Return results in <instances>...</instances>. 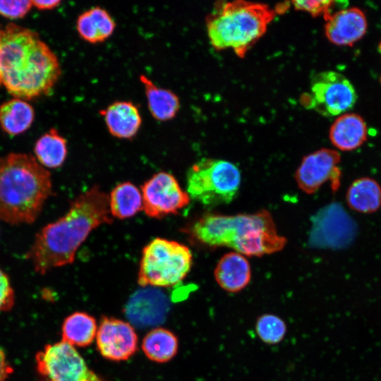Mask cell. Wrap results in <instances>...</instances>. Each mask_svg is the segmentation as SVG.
I'll use <instances>...</instances> for the list:
<instances>
[{
  "instance_id": "484cf974",
  "label": "cell",
  "mask_w": 381,
  "mask_h": 381,
  "mask_svg": "<svg viewBox=\"0 0 381 381\" xmlns=\"http://www.w3.org/2000/svg\"><path fill=\"white\" fill-rule=\"evenodd\" d=\"M179 342L176 335L164 328H155L143 338L142 349L151 361L165 363L170 361L177 353Z\"/></svg>"
},
{
  "instance_id": "44dd1931",
  "label": "cell",
  "mask_w": 381,
  "mask_h": 381,
  "mask_svg": "<svg viewBox=\"0 0 381 381\" xmlns=\"http://www.w3.org/2000/svg\"><path fill=\"white\" fill-rule=\"evenodd\" d=\"M348 206L361 214H370L381 207V186L370 177H361L349 186L346 194Z\"/></svg>"
},
{
  "instance_id": "7a4b0ae2",
  "label": "cell",
  "mask_w": 381,
  "mask_h": 381,
  "mask_svg": "<svg viewBox=\"0 0 381 381\" xmlns=\"http://www.w3.org/2000/svg\"><path fill=\"white\" fill-rule=\"evenodd\" d=\"M61 73L56 55L35 31L8 24L0 44V80L14 97L47 95Z\"/></svg>"
},
{
  "instance_id": "4dcf8cb0",
  "label": "cell",
  "mask_w": 381,
  "mask_h": 381,
  "mask_svg": "<svg viewBox=\"0 0 381 381\" xmlns=\"http://www.w3.org/2000/svg\"><path fill=\"white\" fill-rule=\"evenodd\" d=\"M13 373V368L8 363L4 351L0 348V381H6Z\"/></svg>"
},
{
  "instance_id": "277c9868",
  "label": "cell",
  "mask_w": 381,
  "mask_h": 381,
  "mask_svg": "<svg viewBox=\"0 0 381 381\" xmlns=\"http://www.w3.org/2000/svg\"><path fill=\"white\" fill-rule=\"evenodd\" d=\"M52 193L50 172L25 153L0 158V219L11 225L31 224Z\"/></svg>"
},
{
  "instance_id": "ffe728a7",
  "label": "cell",
  "mask_w": 381,
  "mask_h": 381,
  "mask_svg": "<svg viewBox=\"0 0 381 381\" xmlns=\"http://www.w3.org/2000/svg\"><path fill=\"white\" fill-rule=\"evenodd\" d=\"M139 80L143 84L148 109L152 116L162 122L175 118L181 107L178 95L171 90L156 85L143 74L140 75Z\"/></svg>"
},
{
  "instance_id": "4316f807",
  "label": "cell",
  "mask_w": 381,
  "mask_h": 381,
  "mask_svg": "<svg viewBox=\"0 0 381 381\" xmlns=\"http://www.w3.org/2000/svg\"><path fill=\"white\" fill-rule=\"evenodd\" d=\"M255 332L264 344L277 345L285 338L287 325L280 316L273 313H264L257 318Z\"/></svg>"
},
{
  "instance_id": "7c38bea8",
  "label": "cell",
  "mask_w": 381,
  "mask_h": 381,
  "mask_svg": "<svg viewBox=\"0 0 381 381\" xmlns=\"http://www.w3.org/2000/svg\"><path fill=\"white\" fill-rule=\"evenodd\" d=\"M340 154L332 149L322 148L306 155L295 173L298 186L304 193L312 194L330 181L335 191L340 181Z\"/></svg>"
},
{
  "instance_id": "d6a6232c",
  "label": "cell",
  "mask_w": 381,
  "mask_h": 381,
  "mask_svg": "<svg viewBox=\"0 0 381 381\" xmlns=\"http://www.w3.org/2000/svg\"><path fill=\"white\" fill-rule=\"evenodd\" d=\"M1 33H2V30L0 29V44H1ZM0 85H1V80H0Z\"/></svg>"
},
{
  "instance_id": "f1b7e54d",
  "label": "cell",
  "mask_w": 381,
  "mask_h": 381,
  "mask_svg": "<svg viewBox=\"0 0 381 381\" xmlns=\"http://www.w3.org/2000/svg\"><path fill=\"white\" fill-rule=\"evenodd\" d=\"M32 7V1H0V15L9 19L23 18Z\"/></svg>"
},
{
  "instance_id": "30bf717a",
  "label": "cell",
  "mask_w": 381,
  "mask_h": 381,
  "mask_svg": "<svg viewBox=\"0 0 381 381\" xmlns=\"http://www.w3.org/2000/svg\"><path fill=\"white\" fill-rule=\"evenodd\" d=\"M309 243L318 248L340 249L354 240L357 226L343 207L332 202L321 208L312 217Z\"/></svg>"
},
{
  "instance_id": "3957f363",
  "label": "cell",
  "mask_w": 381,
  "mask_h": 381,
  "mask_svg": "<svg viewBox=\"0 0 381 381\" xmlns=\"http://www.w3.org/2000/svg\"><path fill=\"white\" fill-rule=\"evenodd\" d=\"M187 233L195 241L210 247L226 246L247 256H261L283 249L286 239L280 236L270 213L224 215L206 213L195 220Z\"/></svg>"
},
{
  "instance_id": "8992f818",
  "label": "cell",
  "mask_w": 381,
  "mask_h": 381,
  "mask_svg": "<svg viewBox=\"0 0 381 381\" xmlns=\"http://www.w3.org/2000/svg\"><path fill=\"white\" fill-rule=\"evenodd\" d=\"M192 262L188 247L177 241L156 238L143 249L138 282L143 288L174 286L186 277Z\"/></svg>"
},
{
  "instance_id": "5bb4252c",
  "label": "cell",
  "mask_w": 381,
  "mask_h": 381,
  "mask_svg": "<svg viewBox=\"0 0 381 381\" xmlns=\"http://www.w3.org/2000/svg\"><path fill=\"white\" fill-rule=\"evenodd\" d=\"M169 309L168 298L162 291L155 288H143L131 296L125 313L131 322L144 327L163 322Z\"/></svg>"
},
{
  "instance_id": "9c48e42d",
  "label": "cell",
  "mask_w": 381,
  "mask_h": 381,
  "mask_svg": "<svg viewBox=\"0 0 381 381\" xmlns=\"http://www.w3.org/2000/svg\"><path fill=\"white\" fill-rule=\"evenodd\" d=\"M35 361L40 381H101L75 348L64 341L45 346Z\"/></svg>"
},
{
  "instance_id": "9a60e30c",
  "label": "cell",
  "mask_w": 381,
  "mask_h": 381,
  "mask_svg": "<svg viewBox=\"0 0 381 381\" xmlns=\"http://www.w3.org/2000/svg\"><path fill=\"white\" fill-rule=\"evenodd\" d=\"M325 35L332 44L351 46L365 34L368 23L365 13L357 7L344 8L325 20Z\"/></svg>"
},
{
  "instance_id": "603a6c76",
  "label": "cell",
  "mask_w": 381,
  "mask_h": 381,
  "mask_svg": "<svg viewBox=\"0 0 381 381\" xmlns=\"http://www.w3.org/2000/svg\"><path fill=\"white\" fill-rule=\"evenodd\" d=\"M35 158L46 169H56L64 163L68 153L66 140L55 128L41 135L34 146Z\"/></svg>"
},
{
  "instance_id": "8fae6325",
  "label": "cell",
  "mask_w": 381,
  "mask_h": 381,
  "mask_svg": "<svg viewBox=\"0 0 381 381\" xmlns=\"http://www.w3.org/2000/svg\"><path fill=\"white\" fill-rule=\"evenodd\" d=\"M143 210L152 218L161 219L176 214L190 202V196L171 174H154L141 187Z\"/></svg>"
},
{
  "instance_id": "52a82bcc",
  "label": "cell",
  "mask_w": 381,
  "mask_h": 381,
  "mask_svg": "<svg viewBox=\"0 0 381 381\" xmlns=\"http://www.w3.org/2000/svg\"><path fill=\"white\" fill-rule=\"evenodd\" d=\"M187 193L199 203L214 207L231 202L241 185V172L233 163L202 158L188 170Z\"/></svg>"
},
{
  "instance_id": "1f68e13d",
  "label": "cell",
  "mask_w": 381,
  "mask_h": 381,
  "mask_svg": "<svg viewBox=\"0 0 381 381\" xmlns=\"http://www.w3.org/2000/svg\"><path fill=\"white\" fill-rule=\"evenodd\" d=\"M32 6L37 8L39 10H52L61 3L59 0H51V1H32Z\"/></svg>"
},
{
  "instance_id": "6da1fadb",
  "label": "cell",
  "mask_w": 381,
  "mask_h": 381,
  "mask_svg": "<svg viewBox=\"0 0 381 381\" xmlns=\"http://www.w3.org/2000/svg\"><path fill=\"white\" fill-rule=\"evenodd\" d=\"M112 221L109 195L95 186L77 197L63 217L40 229L25 258L40 274L71 264L90 233Z\"/></svg>"
},
{
  "instance_id": "f546056e",
  "label": "cell",
  "mask_w": 381,
  "mask_h": 381,
  "mask_svg": "<svg viewBox=\"0 0 381 381\" xmlns=\"http://www.w3.org/2000/svg\"><path fill=\"white\" fill-rule=\"evenodd\" d=\"M14 300V291L8 276L0 268V314L11 310Z\"/></svg>"
},
{
  "instance_id": "ac0fdd59",
  "label": "cell",
  "mask_w": 381,
  "mask_h": 381,
  "mask_svg": "<svg viewBox=\"0 0 381 381\" xmlns=\"http://www.w3.org/2000/svg\"><path fill=\"white\" fill-rule=\"evenodd\" d=\"M368 128L358 114L345 113L339 116L330 127L329 137L332 144L342 151H351L366 140Z\"/></svg>"
},
{
  "instance_id": "83f0119b",
  "label": "cell",
  "mask_w": 381,
  "mask_h": 381,
  "mask_svg": "<svg viewBox=\"0 0 381 381\" xmlns=\"http://www.w3.org/2000/svg\"><path fill=\"white\" fill-rule=\"evenodd\" d=\"M294 8L297 11H304L313 17L322 16L326 20L337 11L346 8V1H293Z\"/></svg>"
},
{
  "instance_id": "d6986e66",
  "label": "cell",
  "mask_w": 381,
  "mask_h": 381,
  "mask_svg": "<svg viewBox=\"0 0 381 381\" xmlns=\"http://www.w3.org/2000/svg\"><path fill=\"white\" fill-rule=\"evenodd\" d=\"M116 29L110 13L100 6L92 7L80 13L76 20L79 36L90 44H98L109 38Z\"/></svg>"
},
{
  "instance_id": "d4e9b609",
  "label": "cell",
  "mask_w": 381,
  "mask_h": 381,
  "mask_svg": "<svg viewBox=\"0 0 381 381\" xmlns=\"http://www.w3.org/2000/svg\"><path fill=\"white\" fill-rule=\"evenodd\" d=\"M109 205L111 216L120 219L131 217L143 209L142 194L132 183L123 182L110 193Z\"/></svg>"
},
{
  "instance_id": "4fadbf2b",
  "label": "cell",
  "mask_w": 381,
  "mask_h": 381,
  "mask_svg": "<svg viewBox=\"0 0 381 381\" xmlns=\"http://www.w3.org/2000/svg\"><path fill=\"white\" fill-rule=\"evenodd\" d=\"M97 349L102 356L115 361L128 359L137 350L138 337L126 322L104 317L96 334Z\"/></svg>"
},
{
  "instance_id": "7402d4cb",
  "label": "cell",
  "mask_w": 381,
  "mask_h": 381,
  "mask_svg": "<svg viewBox=\"0 0 381 381\" xmlns=\"http://www.w3.org/2000/svg\"><path fill=\"white\" fill-rule=\"evenodd\" d=\"M34 119V109L25 99L14 97L0 106V126L9 135L23 133L30 128Z\"/></svg>"
},
{
  "instance_id": "ba28073f",
  "label": "cell",
  "mask_w": 381,
  "mask_h": 381,
  "mask_svg": "<svg viewBox=\"0 0 381 381\" xmlns=\"http://www.w3.org/2000/svg\"><path fill=\"white\" fill-rule=\"evenodd\" d=\"M356 91L351 81L334 71H325L312 76L309 92L300 102L326 117L340 116L350 110L357 101Z\"/></svg>"
},
{
  "instance_id": "836d02e7",
  "label": "cell",
  "mask_w": 381,
  "mask_h": 381,
  "mask_svg": "<svg viewBox=\"0 0 381 381\" xmlns=\"http://www.w3.org/2000/svg\"><path fill=\"white\" fill-rule=\"evenodd\" d=\"M379 51H380V52H381V42H380V44L379 45Z\"/></svg>"
},
{
  "instance_id": "5b68a950",
  "label": "cell",
  "mask_w": 381,
  "mask_h": 381,
  "mask_svg": "<svg viewBox=\"0 0 381 381\" xmlns=\"http://www.w3.org/2000/svg\"><path fill=\"white\" fill-rule=\"evenodd\" d=\"M275 14V10L265 4L218 1L206 18L210 43L217 51L231 49L243 58L265 35Z\"/></svg>"
},
{
  "instance_id": "2e32d148",
  "label": "cell",
  "mask_w": 381,
  "mask_h": 381,
  "mask_svg": "<svg viewBox=\"0 0 381 381\" xmlns=\"http://www.w3.org/2000/svg\"><path fill=\"white\" fill-rule=\"evenodd\" d=\"M109 133L119 139L130 140L138 133L142 116L138 107L131 101H116L99 111Z\"/></svg>"
},
{
  "instance_id": "e0dca14e",
  "label": "cell",
  "mask_w": 381,
  "mask_h": 381,
  "mask_svg": "<svg viewBox=\"0 0 381 381\" xmlns=\"http://www.w3.org/2000/svg\"><path fill=\"white\" fill-rule=\"evenodd\" d=\"M218 285L229 293H238L245 289L251 279V269L246 258L237 252L224 255L214 271Z\"/></svg>"
},
{
  "instance_id": "cb8c5ba5",
  "label": "cell",
  "mask_w": 381,
  "mask_h": 381,
  "mask_svg": "<svg viewBox=\"0 0 381 381\" xmlns=\"http://www.w3.org/2000/svg\"><path fill=\"white\" fill-rule=\"evenodd\" d=\"M97 327L95 319L83 312L68 315L62 325V341L73 346L90 345L96 337Z\"/></svg>"
}]
</instances>
